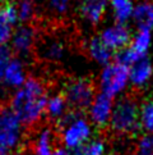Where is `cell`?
<instances>
[{
    "instance_id": "1",
    "label": "cell",
    "mask_w": 153,
    "mask_h": 155,
    "mask_svg": "<svg viewBox=\"0 0 153 155\" xmlns=\"http://www.w3.org/2000/svg\"><path fill=\"white\" fill-rule=\"evenodd\" d=\"M47 97L45 84L37 77L30 76L26 84L12 94L9 107L23 126H35L46 115Z\"/></svg>"
},
{
    "instance_id": "2",
    "label": "cell",
    "mask_w": 153,
    "mask_h": 155,
    "mask_svg": "<svg viewBox=\"0 0 153 155\" xmlns=\"http://www.w3.org/2000/svg\"><path fill=\"white\" fill-rule=\"evenodd\" d=\"M110 128L120 136L134 135L140 127V105L132 96H124L115 103Z\"/></svg>"
},
{
    "instance_id": "3",
    "label": "cell",
    "mask_w": 153,
    "mask_h": 155,
    "mask_svg": "<svg viewBox=\"0 0 153 155\" xmlns=\"http://www.w3.org/2000/svg\"><path fill=\"white\" fill-rule=\"evenodd\" d=\"M60 140L68 149H79L91 141L92 123L76 112H70L60 122Z\"/></svg>"
},
{
    "instance_id": "4",
    "label": "cell",
    "mask_w": 153,
    "mask_h": 155,
    "mask_svg": "<svg viewBox=\"0 0 153 155\" xmlns=\"http://www.w3.org/2000/svg\"><path fill=\"white\" fill-rule=\"evenodd\" d=\"M98 90L103 95L111 99L123 96L126 88L130 86L129 68L121 65L116 60L102 67L97 82Z\"/></svg>"
},
{
    "instance_id": "5",
    "label": "cell",
    "mask_w": 153,
    "mask_h": 155,
    "mask_svg": "<svg viewBox=\"0 0 153 155\" xmlns=\"http://www.w3.org/2000/svg\"><path fill=\"white\" fill-rule=\"evenodd\" d=\"M63 95L67 99L69 108L73 112L80 113L88 110L92 101L96 97V87L88 78H72L64 85Z\"/></svg>"
},
{
    "instance_id": "6",
    "label": "cell",
    "mask_w": 153,
    "mask_h": 155,
    "mask_svg": "<svg viewBox=\"0 0 153 155\" xmlns=\"http://www.w3.org/2000/svg\"><path fill=\"white\" fill-rule=\"evenodd\" d=\"M24 126L10 107H0V147L17 149L23 138Z\"/></svg>"
},
{
    "instance_id": "7",
    "label": "cell",
    "mask_w": 153,
    "mask_h": 155,
    "mask_svg": "<svg viewBox=\"0 0 153 155\" xmlns=\"http://www.w3.org/2000/svg\"><path fill=\"white\" fill-rule=\"evenodd\" d=\"M97 36L114 53H119L124 50L125 48H128L133 38V34L128 25L116 23V22L105 26Z\"/></svg>"
},
{
    "instance_id": "8",
    "label": "cell",
    "mask_w": 153,
    "mask_h": 155,
    "mask_svg": "<svg viewBox=\"0 0 153 155\" xmlns=\"http://www.w3.org/2000/svg\"><path fill=\"white\" fill-rule=\"evenodd\" d=\"M114 108H115L114 99L98 92L95 100L92 101L91 107L87 110L88 119L92 123V126H96L97 128H105V127L110 126Z\"/></svg>"
},
{
    "instance_id": "9",
    "label": "cell",
    "mask_w": 153,
    "mask_h": 155,
    "mask_svg": "<svg viewBox=\"0 0 153 155\" xmlns=\"http://www.w3.org/2000/svg\"><path fill=\"white\" fill-rule=\"evenodd\" d=\"M37 42V31L30 25H19L10 40V49L18 57H27L32 53Z\"/></svg>"
},
{
    "instance_id": "10",
    "label": "cell",
    "mask_w": 153,
    "mask_h": 155,
    "mask_svg": "<svg viewBox=\"0 0 153 155\" xmlns=\"http://www.w3.org/2000/svg\"><path fill=\"white\" fill-rule=\"evenodd\" d=\"M18 23L17 4L12 2L0 4V46H7L10 42Z\"/></svg>"
},
{
    "instance_id": "11",
    "label": "cell",
    "mask_w": 153,
    "mask_h": 155,
    "mask_svg": "<svg viewBox=\"0 0 153 155\" xmlns=\"http://www.w3.org/2000/svg\"><path fill=\"white\" fill-rule=\"evenodd\" d=\"M27 68L20 58H12L5 65L2 74V84L12 90H18L28 80Z\"/></svg>"
},
{
    "instance_id": "12",
    "label": "cell",
    "mask_w": 153,
    "mask_h": 155,
    "mask_svg": "<svg viewBox=\"0 0 153 155\" xmlns=\"http://www.w3.org/2000/svg\"><path fill=\"white\" fill-rule=\"evenodd\" d=\"M108 12V0H82L79 14L86 23L97 26Z\"/></svg>"
},
{
    "instance_id": "13",
    "label": "cell",
    "mask_w": 153,
    "mask_h": 155,
    "mask_svg": "<svg viewBox=\"0 0 153 155\" xmlns=\"http://www.w3.org/2000/svg\"><path fill=\"white\" fill-rule=\"evenodd\" d=\"M153 78V65L148 58H143L139 62L129 68V81L130 86L142 90L149 85L151 80Z\"/></svg>"
},
{
    "instance_id": "14",
    "label": "cell",
    "mask_w": 153,
    "mask_h": 155,
    "mask_svg": "<svg viewBox=\"0 0 153 155\" xmlns=\"http://www.w3.org/2000/svg\"><path fill=\"white\" fill-rule=\"evenodd\" d=\"M86 51L91 60L102 67L110 64L114 58V51L110 50L98 36H93L86 41Z\"/></svg>"
},
{
    "instance_id": "15",
    "label": "cell",
    "mask_w": 153,
    "mask_h": 155,
    "mask_svg": "<svg viewBox=\"0 0 153 155\" xmlns=\"http://www.w3.org/2000/svg\"><path fill=\"white\" fill-rule=\"evenodd\" d=\"M133 22L136 30H153V0H139L136 3Z\"/></svg>"
},
{
    "instance_id": "16",
    "label": "cell",
    "mask_w": 153,
    "mask_h": 155,
    "mask_svg": "<svg viewBox=\"0 0 153 155\" xmlns=\"http://www.w3.org/2000/svg\"><path fill=\"white\" fill-rule=\"evenodd\" d=\"M56 137L51 128L43 127L37 132L35 142H33V151L36 155H56L58 149L55 146Z\"/></svg>"
},
{
    "instance_id": "17",
    "label": "cell",
    "mask_w": 153,
    "mask_h": 155,
    "mask_svg": "<svg viewBox=\"0 0 153 155\" xmlns=\"http://www.w3.org/2000/svg\"><path fill=\"white\" fill-rule=\"evenodd\" d=\"M135 0H108V10L116 23L126 25L133 21L135 10Z\"/></svg>"
},
{
    "instance_id": "18",
    "label": "cell",
    "mask_w": 153,
    "mask_h": 155,
    "mask_svg": "<svg viewBox=\"0 0 153 155\" xmlns=\"http://www.w3.org/2000/svg\"><path fill=\"white\" fill-rule=\"evenodd\" d=\"M69 105L67 99L64 97L63 94H52L48 95L47 103H46V117L54 122L60 123L67 115L70 113L69 112Z\"/></svg>"
},
{
    "instance_id": "19",
    "label": "cell",
    "mask_w": 153,
    "mask_h": 155,
    "mask_svg": "<svg viewBox=\"0 0 153 155\" xmlns=\"http://www.w3.org/2000/svg\"><path fill=\"white\" fill-rule=\"evenodd\" d=\"M40 54L41 58L47 60V62H52L56 63L60 62L65 58V54H67V45L63 40L56 37L48 38L41 45L40 48Z\"/></svg>"
},
{
    "instance_id": "20",
    "label": "cell",
    "mask_w": 153,
    "mask_h": 155,
    "mask_svg": "<svg viewBox=\"0 0 153 155\" xmlns=\"http://www.w3.org/2000/svg\"><path fill=\"white\" fill-rule=\"evenodd\" d=\"M152 45V31H144V30H136L135 34H133L130 48L132 50L138 55L140 59L147 58V53L151 49Z\"/></svg>"
},
{
    "instance_id": "21",
    "label": "cell",
    "mask_w": 153,
    "mask_h": 155,
    "mask_svg": "<svg viewBox=\"0 0 153 155\" xmlns=\"http://www.w3.org/2000/svg\"><path fill=\"white\" fill-rule=\"evenodd\" d=\"M140 127L147 134H153V96L140 105Z\"/></svg>"
},
{
    "instance_id": "22",
    "label": "cell",
    "mask_w": 153,
    "mask_h": 155,
    "mask_svg": "<svg viewBox=\"0 0 153 155\" xmlns=\"http://www.w3.org/2000/svg\"><path fill=\"white\" fill-rule=\"evenodd\" d=\"M17 4V10H18V17L19 22L23 25H27L35 18L36 14V5L32 0H19Z\"/></svg>"
},
{
    "instance_id": "23",
    "label": "cell",
    "mask_w": 153,
    "mask_h": 155,
    "mask_svg": "<svg viewBox=\"0 0 153 155\" xmlns=\"http://www.w3.org/2000/svg\"><path fill=\"white\" fill-rule=\"evenodd\" d=\"M103 151H105V142L101 138H95L76 149L74 155H103Z\"/></svg>"
},
{
    "instance_id": "24",
    "label": "cell",
    "mask_w": 153,
    "mask_h": 155,
    "mask_svg": "<svg viewBox=\"0 0 153 155\" xmlns=\"http://www.w3.org/2000/svg\"><path fill=\"white\" fill-rule=\"evenodd\" d=\"M47 9L58 17L65 15L72 7V0H47Z\"/></svg>"
},
{
    "instance_id": "25",
    "label": "cell",
    "mask_w": 153,
    "mask_h": 155,
    "mask_svg": "<svg viewBox=\"0 0 153 155\" xmlns=\"http://www.w3.org/2000/svg\"><path fill=\"white\" fill-rule=\"evenodd\" d=\"M139 60H140V58L132 50L130 46L125 48L124 50L116 53V62L120 63L121 65H125L126 68H130L136 62H139Z\"/></svg>"
},
{
    "instance_id": "26",
    "label": "cell",
    "mask_w": 153,
    "mask_h": 155,
    "mask_svg": "<svg viewBox=\"0 0 153 155\" xmlns=\"http://www.w3.org/2000/svg\"><path fill=\"white\" fill-rule=\"evenodd\" d=\"M135 155H153V134L143 135L135 146Z\"/></svg>"
},
{
    "instance_id": "27",
    "label": "cell",
    "mask_w": 153,
    "mask_h": 155,
    "mask_svg": "<svg viewBox=\"0 0 153 155\" xmlns=\"http://www.w3.org/2000/svg\"><path fill=\"white\" fill-rule=\"evenodd\" d=\"M12 59V55L7 46H0V80H2L3 71L5 68V65L8 64V62Z\"/></svg>"
},
{
    "instance_id": "28",
    "label": "cell",
    "mask_w": 153,
    "mask_h": 155,
    "mask_svg": "<svg viewBox=\"0 0 153 155\" xmlns=\"http://www.w3.org/2000/svg\"><path fill=\"white\" fill-rule=\"evenodd\" d=\"M56 155H70L65 149H63V147H59L58 149V151H56Z\"/></svg>"
},
{
    "instance_id": "29",
    "label": "cell",
    "mask_w": 153,
    "mask_h": 155,
    "mask_svg": "<svg viewBox=\"0 0 153 155\" xmlns=\"http://www.w3.org/2000/svg\"><path fill=\"white\" fill-rule=\"evenodd\" d=\"M0 155H8L7 154V150H4V149L0 147Z\"/></svg>"
},
{
    "instance_id": "30",
    "label": "cell",
    "mask_w": 153,
    "mask_h": 155,
    "mask_svg": "<svg viewBox=\"0 0 153 155\" xmlns=\"http://www.w3.org/2000/svg\"><path fill=\"white\" fill-rule=\"evenodd\" d=\"M12 155H26V154H23V153H19V151H18V153H13Z\"/></svg>"
},
{
    "instance_id": "31",
    "label": "cell",
    "mask_w": 153,
    "mask_h": 155,
    "mask_svg": "<svg viewBox=\"0 0 153 155\" xmlns=\"http://www.w3.org/2000/svg\"><path fill=\"white\" fill-rule=\"evenodd\" d=\"M0 84H2V80H0Z\"/></svg>"
}]
</instances>
